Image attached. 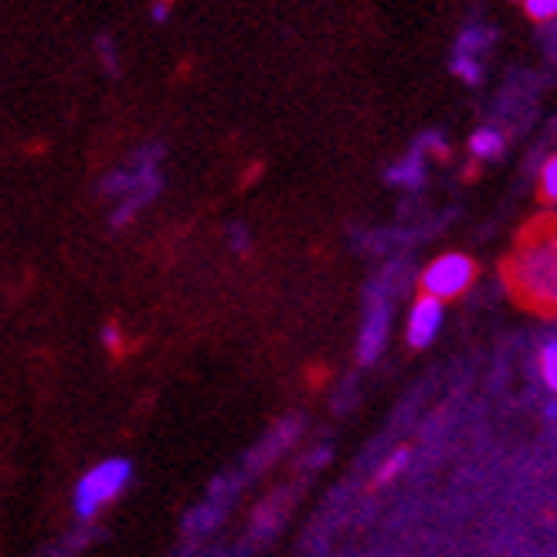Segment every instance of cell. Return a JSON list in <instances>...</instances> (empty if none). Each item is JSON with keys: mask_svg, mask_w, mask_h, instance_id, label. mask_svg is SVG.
Listing matches in <instances>:
<instances>
[{"mask_svg": "<svg viewBox=\"0 0 557 557\" xmlns=\"http://www.w3.org/2000/svg\"><path fill=\"white\" fill-rule=\"evenodd\" d=\"M493 41H496V32L490 24H480V21L466 24L456 38V48H453V75L459 82H466V86H480L486 75L483 59L493 48Z\"/></svg>", "mask_w": 557, "mask_h": 557, "instance_id": "5", "label": "cell"}, {"mask_svg": "<svg viewBox=\"0 0 557 557\" xmlns=\"http://www.w3.org/2000/svg\"><path fill=\"white\" fill-rule=\"evenodd\" d=\"M228 245H232V252H248V245H252V235H248L245 225H232L228 228Z\"/></svg>", "mask_w": 557, "mask_h": 557, "instance_id": "15", "label": "cell"}, {"mask_svg": "<svg viewBox=\"0 0 557 557\" xmlns=\"http://www.w3.org/2000/svg\"><path fill=\"white\" fill-rule=\"evenodd\" d=\"M510 286L520 299L550 310L557 296V245L550 228H534L510 259Z\"/></svg>", "mask_w": 557, "mask_h": 557, "instance_id": "2", "label": "cell"}, {"mask_svg": "<svg viewBox=\"0 0 557 557\" xmlns=\"http://www.w3.org/2000/svg\"><path fill=\"white\" fill-rule=\"evenodd\" d=\"M133 480V466L126 459H106L92 466L75 486V513L82 520H92L102 507H109Z\"/></svg>", "mask_w": 557, "mask_h": 557, "instance_id": "3", "label": "cell"}, {"mask_svg": "<svg viewBox=\"0 0 557 557\" xmlns=\"http://www.w3.org/2000/svg\"><path fill=\"white\" fill-rule=\"evenodd\" d=\"M414 144L422 147L429 157H445V153H449V144H445L442 133H425L422 139H414Z\"/></svg>", "mask_w": 557, "mask_h": 557, "instance_id": "14", "label": "cell"}, {"mask_svg": "<svg viewBox=\"0 0 557 557\" xmlns=\"http://www.w3.org/2000/svg\"><path fill=\"white\" fill-rule=\"evenodd\" d=\"M387 330H392V296L381 293V286L368 296V313L357 333V360L360 364H374L387 344Z\"/></svg>", "mask_w": 557, "mask_h": 557, "instance_id": "6", "label": "cell"}, {"mask_svg": "<svg viewBox=\"0 0 557 557\" xmlns=\"http://www.w3.org/2000/svg\"><path fill=\"white\" fill-rule=\"evenodd\" d=\"M99 54H102V62H106V69H120V59H116V45L109 41V38H99Z\"/></svg>", "mask_w": 557, "mask_h": 557, "instance_id": "17", "label": "cell"}, {"mask_svg": "<svg viewBox=\"0 0 557 557\" xmlns=\"http://www.w3.org/2000/svg\"><path fill=\"white\" fill-rule=\"evenodd\" d=\"M504 150H507V133L499 126H480L469 136V153L476 160H496L504 157Z\"/></svg>", "mask_w": 557, "mask_h": 557, "instance_id": "9", "label": "cell"}, {"mask_svg": "<svg viewBox=\"0 0 557 557\" xmlns=\"http://www.w3.org/2000/svg\"><path fill=\"white\" fill-rule=\"evenodd\" d=\"M150 17H153L157 24H166V21H171V0H153V4H150Z\"/></svg>", "mask_w": 557, "mask_h": 557, "instance_id": "18", "label": "cell"}, {"mask_svg": "<svg viewBox=\"0 0 557 557\" xmlns=\"http://www.w3.org/2000/svg\"><path fill=\"white\" fill-rule=\"evenodd\" d=\"M537 371H541V381L554 392L557 387V344H554V337H547L537 350Z\"/></svg>", "mask_w": 557, "mask_h": 557, "instance_id": "10", "label": "cell"}, {"mask_svg": "<svg viewBox=\"0 0 557 557\" xmlns=\"http://www.w3.org/2000/svg\"><path fill=\"white\" fill-rule=\"evenodd\" d=\"M102 344L113 350V354H120L123 350V330L116 326V323H106L102 326Z\"/></svg>", "mask_w": 557, "mask_h": 557, "instance_id": "16", "label": "cell"}, {"mask_svg": "<svg viewBox=\"0 0 557 557\" xmlns=\"http://www.w3.org/2000/svg\"><path fill=\"white\" fill-rule=\"evenodd\" d=\"M408 459H411V453H408V449H395L392 456H387V459L377 466V476H374V483H377V486L395 483V480L401 476V469L408 466Z\"/></svg>", "mask_w": 557, "mask_h": 557, "instance_id": "11", "label": "cell"}, {"mask_svg": "<svg viewBox=\"0 0 557 557\" xmlns=\"http://www.w3.org/2000/svg\"><path fill=\"white\" fill-rule=\"evenodd\" d=\"M163 157L166 150L160 144H144L102 177V198L109 201V225L113 228H126L133 218H139L160 198Z\"/></svg>", "mask_w": 557, "mask_h": 557, "instance_id": "1", "label": "cell"}, {"mask_svg": "<svg viewBox=\"0 0 557 557\" xmlns=\"http://www.w3.org/2000/svg\"><path fill=\"white\" fill-rule=\"evenodd\" d=\"M523 11L537 24H550L557 17V0H523Z\"/></svg>", "mask_w": 557, "mask_h": 557, "instance_id": "13", "label": "cell"}, {"mask_svg": "<svg viewBox=\"0 0 557 557\" xmlns=\"http://www.w3.org/2000/svg\"><path fill=\"white\" fill-rule=\"evenodd\" d=\"M384 181L392 187H401V190H422L429 181V153L414 144L405 157H398L392 166H387Z\"/></svg>", "mask_w": 557, "mask_h": 557, "instance_id": "8", "label": "cell"}, {"mask_svg": "<svg viewBox=\"0 0 557 557\" xmlns=\"http://www.w3.org/2000/svg\"><path fill=\"white\" fill-rule=\"evenodd\" d=\"M445 323V302L435 299V296H418L408 310V323H405V337H408V347L414 350H425Z\"/></svg>", "mask_w": 557, "mask_h": 557, "instance_id": "7", "label": "cell"}, {"mask_svg": "<svg viewBox=\"0 0 557 557\" xmlns=\"http://www.w3.org/2000/svg\"><path fill=\"white\" fill-rule=\"evenodd\" d=\"M472 278H476V262L462 252H445L438 259H432L422 272V293L425 296H435L442 302L449 299H459L469 286Z\"/></svg>", "mask_w": 557, "mask_h": 557, "instance_id": "4", "label": "cell"}, {"mask_svg": "<svg viewBox=\"0 0 557 557\" xmlns=\"http://www.w3.org/2000/svg\"><path fill=\"white\" fill-rule=\"evenodd\" d=\"M537 184H541V198H544L547 205H554V201H557V160H554V157H547V160L541 163V177H537Z\"/></svg>", "mask_w": 557, "mask_h": 557, "instance_id": "12", "label": "cell"}]
</instances>
